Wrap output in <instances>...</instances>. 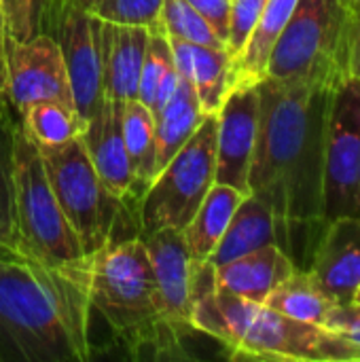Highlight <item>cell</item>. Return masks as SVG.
I'll use <instances>...</instances> for the list:
<instances>
[{"label": "cell", "instance_id": "cell-1", "mask_svg": "<svg viewBox=\"0 0 360 362\" xmlns=\"http://www.w3.org/2000/svg\"><path fill=\"white\" fill-rule=\"evenodd\" d=\"M320 83H259V129L248 191L263 199L276 244L297 269H308L327 225L325 142L331 95Z\"/></svg>", "mask_w": 360, "mask_h": 362}, {"label": "cell", "instance_id": "cell-2", "mask_svg": "<svg viewBox=\"0 0 360 362\" xmlns=\"http://www.w3.org/2000/svg\"><path fill=\"white\" fill-rule=\"evenodd\" d=\"M89 314L83 261L57 265L17 242L0 250V358L89 361Z\"/></svg>", "mask_w": 360, "mask_h": 362}, {"label": "cell", "instance_id": "cell-3", "mask_svg": "<svg viewBox=\"0 0 360 362\" xmlns=\"http://www.w3.org/2000/svg\"><path fill=\"white\" fill-rule=\"evenodd\" d=\"M195 331L219 339L231 358L280 362H360V348L333 331L289 318L214 288V267L199 263L191 312Z\"/></svg>", "mask_w": 360, "mask_h": 362}, {"label": "cell", "instance_id": "cell-4", "mask_svg": "<svg viewBox=\"0 0 360 362\" xmlns=\"http://www.w3.org/2000/svg\"><path fill=\"white\" fill-rule=\"evenodd\" d=\"M91 310L132 358H185V337L161 314L144 242L125 238L83 259Z\"/></svg>", "mask_w": 360, "mask_h": 362}, {"label": "cell", "instance_id": "cell-5", "mask_svg": "<svg viewBox=\"0 0 360 362\" xmlns=\"http://www.w3.org/2000/svg\"><path fill=\"white\" fill-rule=\"evenodd\" d=\"M11 202L19 246L57 265H74L85 259V250L53 193L42 157L17 121L11 129Z\"/></svg>", "mask_w": 360, "mask_h": 362}, {"label": "cell", "instance_id": "cell-6", "mask_svg": "<svg viewBox=\"0 0 360 362\" xmlns=\"http://www.w3.org/2000/svg\"><path fill=\"white\" fill-rule=\"evenodd\" d=\"M348 15L339 0H299L276 40L265 78L337 87L346 70Z\"/></svg>", "mask_w": 360, "mask_h": 362}, {"label": "cell", "instance_id": "cell-7", "mask_svg": "<svg viewBox=\"0 0 360 362\" xmlns=\"http://www.w3.org/2000/svg\"><path fill=\"white\" fill-rule=\"evenodd\" d=\"M53 193L85 255L119 240V225H138V214L102 185L83 138L57 148H38Z\"/></svg>", "mask_w": 360, "mask_h": 362}, {"label": "cell", "instance_id": "cell-8", "mask_svg": "<svg viewBox=\"0 0 360 362\" xmlns=\"http://www.w3.org/2000/svg\"><path fill=\"white\" fill-rule=\"evenodd\" d=\"M216 172V115H206L195 134L159 170L138 204V238L163 229L182 231L204 202Z\"/></svg>", "mask_w": 360, "mask_h": 362}, {"label": "cell", "instance_id": "cell-9", "mask_svg": "<svg viewBox=\"0 0 360 362\" xmlns=\"http://www.w3.org/2000/svg\"><path fill=\"white\" fill-rule=\"evenodd\" d=\"M325 214L360 216V78H344L331 95L325 142Z\"/></svg>", "mask_w": 360, "mask_h": 362}, {"label": "cell", "instance_id": "cell-10", "mask_svg": "<svg viewBox=\"0 0 360 362\" xmlns=\"http://www.w3.org/2000/svg\"><path fill=\"white\" fill-rule=\"evenodd\" d=\"M4 98L17 115L45 100L74 108L68 70L57 38L34 34L25 40H6V87Z\"/></svg>", "mask_w": 360, "mask_h": 362}, {"label": "cell", "instance_id": "cell-11", "mask_svg": "<svg viewBox=\"0 0 360 362\" xmlns=\"http://www.w3.org/2000/svg\"><path fill=\"white\" fill-rule=\"evenodd\" d=\"M140 240L144 242L149 255L161 314L170 327H174L182 337H189L195 333L191 312L202 261H193L182 233L176 229H163Z\"/></svg>", "mask_w": 360, "mask_h": 362}, {"label": "cell", "instance_id": "cell-12", "mask_svg": "<svg viewBox=\"0 0 360 362\" xmlns=\"http://www.w3.org/2000/svg\"><path fill=\"white\" fill-rule=\"evenodd\" d=\"M57 42L62 47L68 81L72 89L74 110L85 123L98 112L104 93L102 66V21L81 8H70L66 15Z\"/></svg>", "mask_w": 360, "mask_h": 362}, {"label": "cell", "instance_id": "cell-13", "mask_svg": "<svg viewBox=\"0 0 360 362\" xmlns=\"http://www.w3.org/2000/svg\"><path fill=\"white\" fill-rule=\"evenodd\" d=\"M259 129V85L238 87L227 93L216 112V172L214 180L242 193L248 191V174Z\"/></svg>", "mask_w": 360, "mask_h": 362}, {"label": "cell", "instance_id": "cell-14", "mask_svg": "<svg viewBox=\"0 0 360 362\" xmlns=\"http://www.w3.org/2000/svg\"><path fill=\"white\" fill-rule=\"evenodd\" d=\"M81 138L106 191L138 214V204L144 191L136 180L134 165L123 142L121 102L104 98L98 112L85 123Z\"/></svg>", "mask_w": 360, "mask_h": 362}, {"label": "cell", "instance_id": "cell-15", "mask_svg": "<svg viewBox=\"0 0 360 362\" xmlns=\"http://www.w3.org/2000/svg\"><path fill=\"white\" fill-rule=\"evenodd\" d=\"M308 272L337 305L354 301L360 286V216L327 221Z\"/></svg>", "mask_w": 360, "mask_h": 362}, {"label": "cell", "instance_id": "cell-16", "mask_svg": "<svg viewBox=\"0 0 360 362\" xmlns=\"http://www.w3.org/2000/svg\"><path fill=\"white\" fill-rule=\"evenodd\" d=\"M295 269L297 267L278 244H267L214 267V288L255 303H265L269 293Z\"/></svg>", "mask_w": 360, "mask_h": 362}, {"label": "cell", "instance_id": "cell-17", "mask_svg": "<svg viewBox=\"0 0 360 362\" xmlns=\"http://www.w3.org/2000/svg\"><path fill=\"white\" fill-rule=\"evenodd\" d=\"M146 42V28L102 21V66L106 98L117 102L138 98V83Z\"/></svg>", "mask_w": 360, "mask_h": 362}, {"label": "cell", "instance_id": "cell-18", "mask_svg": "<svg viewBox=\"0 0 360 362\" xmlns=\"http://www.w3.org/2000/svg\"><path fill=\"white\" fill-rule=\"evenodd\" d=\"M168 40L172 47L176 70L193 85L204 115H216L229 93L231 57L227 49L195 45L170 36Z\"/></svg>", "mask_w": 360, "mask_h": 362}, {"label": "cell", "instance_id": "cell-19", "mask_svg": "<svg viewBox=\"0 0 360 362\" xmlns=\"http://www.w3.org/2000/svg\"><path fill=\"white\" fill-rule=\"evenodd\" d=\"M299 0H267L242 51L229 66V91L238 87L259 85L265 78L267 62L276 40L289 23Z\"/></svg>", "mask_w": 360, "mask_h": 362}, {"label": "cell", "instance_id": "cell-20", "mask_svg": "<svg viewBox=\"0 0 360 362\" xmlns=\"http://www.w3.org/2000/svg\"><path fill=\"white\" fill-rule=\"evenodd\" d=\"M267 244H276L274 214L263 199L248 193L233 212L231 223L225 229L219 246L210 255L208 263L212 267H219Z\"/></svg>", "mask_w": 360, "mask_h": 362}, {"label": "cell", "instance_id": "cell-21", "mask_svg": "<svg viewBox=\"0 0 360 362\" xmlns=\"http://www.w3.org/2000/svg\"><path fill=\"white\" fill-rule=\"evenodd\" d=\"M244 197H246V193H242L229 185L214 182L210 187L204 202L195 210L193 218L180 231L193 261L210 259V255L219 246L225 229L229 227L233 212L238 210V206L242 204Z\"/></svg>", "mask_w": 360, "mask_h": 362}, {"label": "cell", "instance_id": "cell-22", "mask_svg": "<svg viewBox=\"0 0 360 362\" xmlns=\"http://www.w3.org/2000/svg\"><path fill=\"white\" fill-rule=\"evenodd\" d=\"M204 117L193 85L180 76L172 100L155 115V176L195 134Z\"/></svg>", "mask_w": 360, "mask_h": 362}, {"label": "cell", "instance_id": "cell-23", "mask_svg": "<svg viewBox=\"0 0 360 362\" xmlns=\"http://www.w3.org/2000/svg\"><path fill=\"white\" fill-rule=\"evenodd\" d=\"M263 305L289 318L316 325L323 329L327 327L333 310L337 308V303L323 293V288L316 284L308 269H295L284 282H280L269 293Z\"/></svg>", "mask_w": 360, "mask_h": 362}, {"label": "cell", "instance_id": "cell-24", "mask_svg": "<svg viewBox=\"0 0 360 362\" xmlns=\"http://www.w3.org/2000/svg\"><path fill=\"white\" fill-rule=\"evenodd\" d=\"M180 74L174 64L172 47L161 28L149 32L146 53L140 70V83H138V100L151 108L153 115H157L174 95L178 87Z\"/></svg>", "mask_w": 360, "mask_h": 362}, {"label": "cell", "instance_id": "cell-25", "mask_svg": "<svg viewBox=\"0 0 360 362\" xmlns=\"http://www.w3.org/2000/svg\"><path fill=\"white\" fill-rule=\"evenodd\" d=\"M17 117L21 132L36 148H57L83 134V121L76 110L55 100L36 102Z\"/></svg>", "mask_w": 360, "mask_h": 362}, {"label": "cell", "instance_id": "cell-26", "mask_svg": "<svg viewBox=\"0 0 360 362\" xmlns=\"http://www.w3.org/2000/svg\"><path fill=\"white\" fill-rule=\"evenodd\" d=\"M121 134L136 180L146 191L155 178V115L138 98L121 102Z\"/></svg>", "mask_w": 360, "mask_h": 362}, {"label": "cell", "instance_id": "cell-27", "mask_svg": "<svg viewBox=\"0 0 360 362\" xmlns=\"http://www.w3.org/2000/svg\"><path fill=\"white\" fill-rule=\"evenodd\" d=\"M161 30L170 38H180V40L195 42V45L227 49L225 40L219 36V32L187 0H163Z\"/></svg>", "mask_w": 360, "mask_h": 362}, {"label": "cell", "instance_id": "cell-28", "mask_svg": "<svg viewBox=\"0 0 360 362\" xmlns=\"http://www.w3.org/2000/svg\"><path fill=\"white\" fill-rule=\"evenodd\" d=\"M161 8L163 0H100L87 13L104 23L146 28L151 32L161 28Z\"/></svg>", "mask_w": 360, "mask_h": 362}, {"label": "cell", "instance_id": "cell-29", "mask_svg": "<svg viewBox=\"0 0 360 362\" xmlns=\"http://www.w3.org/2000/svg\"><path fill=\"white\" fill-rule=\"evenodd\" d=\"M13 115L0 117V250L15 242L13 202H11V129Z\"/></svg>", "mask_w": 360, "mask_h": 362}, {"label": "cell", "instance_id": "cell-30", "mask_svg": "<svg viewBox=\"0 0 360 362\" xmlns=\"http://www.w3.org/2000/svg\"><path fill=\"white\" fill-rule=\"evenodd\" d=\"M265 4L267 0H231L229 32H227V53L231 59L242 51Z\"/></svg>", "mask_w": 360, "mask_h": 362}, {"label": "cell", "instance_id": "cell-31", "mask_svg": "<svg viewBox=\"0 0 360 362\" xmlns=\"http://www.w3.org/2000/svg\"><path fill=\"white\" fill-rule=\"evenodd\" d=\"M70 8V0H30V36L45 34L57 38Z\"/></svg>", "mask_w": 360, "mask_h": 362}, {"label": "cell", "instance_id": "cell-32", "mask_svg": "<svg viewBox=\"0 0 360 362\" xmlns=\"http://www.w3.org/2000/svg\"><path fill=\"white\" fill-rule=\"evenodd\" d=\"M327 331H333L342 339L354 344L360 348V305L359 303H348V305H337L325 327Z\"/></svg>", "mask_w": 360, "mask_h": 362}, {"label": "cell", "instance_id": "cell-33", "mask_svg": "<svg viewBox=\"0 0 360 362\" xmlns=\"http://www.w3.org/2000/svg\"><path fill=\"white\" fill-rule=\"evenodd\" d=\"M8 36L17 40L30 38V0H0Z\"/></svg>", "mask_w": 360, "mask_h": 362}, {"label": "cell", "instance_id": "cell-34", "mask_svg": "<svg viewBox=\"0 0 360 362\" xmlns=\"http://www.w3.org/2000/svg\"><path fill=\"white\" fill-rule=\"evenodd\" d=\"M187 2L208 19V23L219 32V36L225 40V47H227L231 0H187Z\"/></svg>", "mask_w": 360, "mask_h": 362}, {"label": "cell", "instance_id": "cell-35", "mask_svg": "<svg viewBox=\"0 0 360 362\" xmlns=\"http://www.w3.org/2000/svg\"><path fill=\"white\" fill-rule=\"evenodd\" d=\"M346 70H348V76L360 78V13L359 15H348Z\"/></svg>", "mask_w": 360, "mask_h": 362}, {"label": "cell", "instance_id": "cell-36", "mask_svg": "<svg viewBox=\"0 0 360 362\" xmlns=\"http://www.w3.org/2000/svg\"><path fill=\"white\" fill-rule=\"evenodd\" d=\"M6 40H8V28H6L4 13L0 8V98H4V87H6Z\"/></svg>", "mask_w": 360, "mask_h": 362}, {"label": "cell", "instance_id": "cell-37", "mask_svg": "<svg viewBox=\"0 0 360 362\" xmlns=\"http://www.w3.org/2000/svg\"><path fill=\"white\" fill-rule=\"evenodd\" d=\"M346 15H359L360 13V0H339Z\"/></svg>", "mask_w": 360, "mask_h": 362}, {"label": "cell", "instance_id": "cell-38", "mask_svg": "<svg viewBox=\"0 0 360 362\" xmlns=\"http://www.w3.org/2000/svg\"><path fill=\"white\" fill-rule=\"evenodd\" d=\"M100 0H70L72 8H81V11H89L93 4H98Z\"/></svg>", "mask_w": 360, "mask_h": 362}, {"label": "cell", "instance_id": "cell-39", "mask_svg": "<svg viewBox=\"0 0 360 362\" xmlns=\"http://www.w3.org/2000/svg\"><path fill=\"white\" fill-rule=\"evenodd\" d=\"M6 112H11V106L4 98H0V117H4Z\"/></svg>", "mask_w": 360, "mask_h": 362}, {"label": "cell", "instance_id": "cell-40", "mask_svg": "<svg viewBox=\"0 0 360 362\" xmlns=\"http://www.w3.org/2000/svg\"><path fill=\"white\" fill-rule=\"evenodd\" d=\"M352 303H359L360 305V286H359V291H356V295H354V301Z\"/></svg>", "mask_w": 360, "mask_h": 362}]
</instances>
